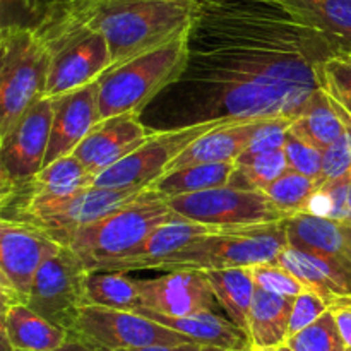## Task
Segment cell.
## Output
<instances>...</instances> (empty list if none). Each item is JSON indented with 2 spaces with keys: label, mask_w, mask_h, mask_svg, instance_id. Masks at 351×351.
Listing matches in <instances>:
<instances>
[{
  "label": "cell",
  "mask_w": 351,
  "mask_h": 351,
  "mask_svg": "<svg viewBox=\"0 0 351 351\" xmlns=\"http://www.w3.org/2000/svg\"><path fill=\"white\" fill-rule=\"evenodd\" d=\"M339 50L283 0H199L180 77L149 103V129L297 119Z\"/></svg>",
  "instance_id": "1"
},
{
  "label": "cell",
  "mask_w": 351,
  "mask_h": 351,
  "mask_svg": "<svg viewBox=\"0 0 351 351\" xmlns=\"http://www.w3.org/2000/svg\"><path fill=\"white\" fill-rule=\"evenodd\" d=\"M65 12L103 33L119 67L191 33L199 0H88Z\"/></svg>",
  "instance_id": "2"
},
{
  "label": "cell",
  "mask_w": 351,
  "mask_h": 351,
  "mask_svg": "<svg viewBox=\"0 0 351 351\" xmlns=\"http://www.w3.org/2000/svg\"><path fill=\"white\" fill-rule=\"evenodd\" d=\"M175 218L178 215L170 208L168 199L147 187L143 194L96 221L62 235L58 242L77 254L91 269L96 264L123 257L149 233Z\"/></svg>",
  "instance_id": "3"
},
{
  "label": "cell",
  "mask_w": 351,
  "mask_h": 351,
  "mask_svg": "<svg viewBox=\"0 0 351 351\" xmlns=\"http://www.w3.org/2000/svg\"><path fill=\"white\" fill-rule=\"evenodd\" d=\"M288 247L287 219L264 225L219 228L197 237L177 252L158 261L153 271H223L274 263ZM149 269V271H151Z\"/></svg>",
  "instance_id": "4"
},
{
  "label": "cell",
  "mask_w": 351,
  "mask_h": 351,
  "mask_svg": "<svg viewBox=\"0 0 351 351\" xmlns=\"http://www.w3.org/2000/svg\"><path fill=\"white\" fill-rule=\"evenodd\" d=\"M50 47L36 26L3 23L0 31V139L43 98L50 72Z\"/></svg>",
  "instance_id": "5"
},
{
  "label": "cell",
  "mask_w": 351,
  "mask_h": 351,
  "mask_svg": "<svg viewBox=\"0 0 351 351\" xmlns=\"http://www.w3.org/2000/svg\"><path fill=\"white\" fill-rule=\"evenodd\" d=\"M189 57V33L146 51L98 79L99 120L123 113L143 115L161 91L184 72Z\"/></svg>",
  "instance_id": "6"
},
{
  "label": "cell",
  "mask_w": 351,
  "mask_h": 351,
  "mask_svg": "<svg viewBox=\"0 0 351 351\" xmlns=\"http://www.w3.org/2000/svg\"><path fill=\"white\" fill-rule=\"evenodd\" d=\"M36 29L51 53L45 96L55 98L91 84L112 67V53L103 33L71 12L45 10Z\"/></svg>",
  "instance_id": "7"
},
{
  "label": "cell",
  "mask_w": 351,
  "mask_h": 351,
  "mask_svg": "<svg viewBox=\"0 0 351 351\" xmlns=\"http://www.w3.org/2000/svg\"><path fill=\"white\" fill-rule=\"evenodd\" d=\"M147 189V187H146ZM146 189L93 187L69 195H16L2 201V216L23 219L60 239L132 201Z\"/></svg>",
  "instance_id": "8"
},
{
  "label": "cell",
  "mask_w": 351,
  "mask_h": 351,
  "mask_svg": "<svg viewBox=\"0 0 351 351\" xmlns=\"http://www.w3.org/2000/svg\"><path fill=\"white\" fill-rule=\"evenodd\" d=\"M175 215L189 221L215 228H240L287 219V213L278 209L264 191L239 189L232 185L209 191L168 197Z\"/></svg>",
  "instance_id": "9"
},
{
  "label": "cell",
  "mask_w": 351,
  "mask_h": 351,
  "mask_svg": "<svg viewBox=\"0 0 351 351\" xmlns=\"http://www.w3.org/2000/svg\"><path fill=\"white\" fill-rule=\"evenodd\" d=\"M64 247L51 233L29 221L2 216L0 219V290L2 305L29 297L34 276L45 261Z\"/></svg>",
  "instance_id": "10"
},
{
  "label": "cell",
  "mask_w": 351,
  "mask_h": 351,
  "mask_svg": "<svg viewBox=\"0 0 351 351\" xmlns=\"http://www.w3.org/2000/svg\"><path fill=\"white\" fill-rule=\"evenodd\" d=\"M88 266L84 261L62 247L38 269L26 304L34 312L72 335L86 302Z\"/></svg>",
  "instance_id": "11"
},
{
  "label": "cell",
  "mask_w": 351,
  "mask_h": 351,
  "mask_svg": "<svg viewBox=\"0 0 351 351\" xmlns=\"http://www.w3.org/2000/svg\"><path fill=\"white\" fill-rule=\"evenodd\" d=\"M226 122L233 120H211L178 129L158 130L137 149L96 175L93 185L115 189L151 187L161 175H165L171 161L184 153L195 139Z\"/></svg>",
  "instance_id": "12"
},
{
  "label": "cell",
  "mask_w": 351,
  "mask_h": 351,
  "mask_svg": "<svg viewBox=\"0 0 351 351\" xmlns=\"http://www.w3.org/2000/svg\"><path fill=\"white\" fill-rule=\"evenodd\" d=\"M71 338H77L103 351L143 348L153 345L194 343L153 319L130 311L84 305Z\"/></svg>",
  "instance_id": "13"
},
{
  "label": "cell",
  "mask_w": 351,
  "mask_h": 351,
  "mask_svg": "<svg viewBox=\"0 0 351 351\" xmlns=\"http://www.w3.org/2000/svg\"><path fill=\"white\" fill-rule=\"evenodd\" d=\"M53 122V98L43 96L10 130L0 139V187L2 197L33 180L41 171L50 144Z\"/></svg>",
  "instance_id": "14"
},
{
  "label": "cell",
  "mask_w": 351,
  "mask_h": 351,
  "mask_svg": "<svg viewBox=\"0 0 351 351\" xmlns=\"http://www.w3.org/2000/svg\"><path fill=\"white\" fill-rule=\"evenodd\" d=\"M143 307L171 317L216 312L219 307L204 271H171L154 280L137 281Z\"/></svg>",
  "instance_id": "15"
},
{
  "label": "cell",
  "mask_w": 351,
  "mask_h": 351,
  "mask_svg": "<svg viewBox=\"0 0 351 351\" xmlns=\"http://www.w3.org/2000/svg\"><path fill=\"white\" fill-rule=\"evenodd\" d=\"M158 130L149 129L137 113L99 120L74 149V156L96 178L127 154L146 143Z\"/></svg>",
  "instance_id": "16"
},
{
  "label": "cell",
  "mask_w": 351,
  "mask_h": 351,
  "mask_svg": "<svg viewBox=\"0 0 351 351\" xmlns=\"http://www.w3.org/2000/svg\"><path fill=\"white\" fill-rule=\"evenodd\" d=\"M98 81L53 98V122L45 165L74 153L89 130L99 122Z\"/></svg>",
  "instance_id": "17"
},
{
  "label": "cell",
  "mask_w": 351,
  "mask_h": 351,
  "mask_svg": "<svg viewBox=\"0 0 351 351\" xmlns=\"http://www.w3.org/2000/svg\"><path fill=\"white\" fill-rule=\"evenodd\" d=\"M215 226L202 225V223L189 221V219L178 218L165 223L160 228L154 230L153 233L146 237L137 247H134L129 254L115 261L101 263L93 266L89 271H149L158 261L165 259L170 254L177 252L182 247L191 243L197 237L206 235V233L215 232Z\"/></svg>",
  "instance_id": "18"
},
{
  "label": "cell",
  "mask_w": 351,
  "mask_h": 351,
  "mask_svg": "<svg viewBox=\"0 0 351 351\" xmlns=\"http://www.w3.org/2000/svg\"><path fill=\"white\" fill-rule=\"evenodd\" d=\"M264 122L266 120L257 119L233 120V122L221 123L216 129L209 130L204 136L195 139L184 153H180L171 161L165 173L185 167H194V165L230 163V161L237 163V160L242 156V153L247 149L252 137L256 136Z\"/></svg>",
  "instance_id": "19"
},
{
  "label": "cell",
  "mask_w": 351,
  "mask_h": 351,
  "mask_svg": "<svg viewBox=\"0 0 351 351\" xmlns=\"http://www.w3.org/2000/svg\"><path fill=\"white\" fill-rule=\"evenodd\" d=\"M288 245L335 261L351 271V235L346 223L297 213L287 218Z\"/></svg>",
  "instance_id": "20"
},
{
  "label": "cell",
  "mask_w": 351,
  "mask_h": 351,
  "mask_svg": "<svg viewBox=\"0 0 351 351\" xmlns=\"http://www.w3.org/2000/svg\"><path fill=\"white\" fill-rule=\"evenodd\" d=\"M278 263L298 278L307 290L321 295L329 307L351 298V271L335 261L288 245L278 256Z\"/></svg>",
  "instance_id": "21"
},
{
  "label": "cell",
  "mask_w": 351,
  "mask_h": 351,
  "mask_svg": "<svg viewBox=\"0 0 351 351\" xmlns=\"http://www.w3.org/2000/svg\"><path fill=\"white\" fill-rule=\"evenodd\" d=\"M69 336L24 302L2 305V351H55Z\"/></svg>",
  "instance_id": "22"
},
{
  "label": "cell",
  "mask_w": 351,
  "mask_h": 351,
  "mask_svg": "<svg viewBox=\"0 0 351 351\" xmlns=\"http://www.w3.org/2000/svg\"><path fill=\"white\" fill-rule=\"evenodd\" d=\"M136 312L173 329V331L182 332L197 345L218 346V348L233 351L252 348L249 335L237 324H233L230 319L221 317L216 312H199V314L184 315V317H171V315L160 314V312L143 307V305Z\"/></svg>",
  "instance_id": "23"
},
{
  "label": "cell",
  "mask_w": 351,
  "mask_h": 351,
  "mask_svg": "<svg viewBox=\"0 0 351 351\" xmlns=\"http://www.w3.org/2000/svg\"><path fill=\"white\" fill-rule=\"evenodd\" d=\"M293 300V297L256 288L247 331L252 348H278L288 341Z\"/></svg>",
  "instance_id": "24"
},
{
  "label": "cell",
  "mask_w": 351,
  "mask_h": 351,
  "mask_svg": "<svg viewBox=\"0 0 351 351\" xmlns=\"http://www.w3.org/2000/svg\"><path fill=\"white\" fill-rule=\"evenodd\" d=\"M206 274L219 307L226 312L230 321L245 332L249 331V315L257 288L250 267L209 271Z\"/></svg>",
  "instance_id": "25"
},
{
  "label": "cell",
  "mask_w": 351,
  "mask_h": 351,
  "mask_svg": "<svg viewBox=\"0 0 351 351\" xmlns=\"http://www.w3.org/2000/svg\"><path fill=\"white\" fill-rule=\"evenodd\" d=\"M93 182L95 177L86 170L84 165L74 154H67L41 168L33 180L27 182L19 191L2 197V201L16 195H69L93 187Z\"/></svg>",
  "instance_id": "26"
},
{
  "label": "cell",
  "mask_w": 351,
  "mask_h": 351,
  "mask_svg": "<svg viewBox=\"0 0 351 351\" xmlns=\"http://www.w3.org/2000/svg\"><path fill=\"white\" fill-rule=\"evenodd\" d=\"M341 51H351V0H283Z\"/></svg>",
  "instance_id": "27"
},
{
  "label": "cell",
  "mask_w": 351,
  "mask_h": 351,
  "mask_svg": "<svg viewBox=\"0 0 351 351\" xmlns=\"http://www.w3.org/2000/svg\"><path fill=\"white\" fill-rule=\"evenodd\" d=\"M291 129L297 130L300 136H304L314 146L324 151L339 137L345 136L348 125L338 113V110L329 101L324 91L319 89L302 110L300 115L293 120Z\"/></svg>",
  "instance_id": "28"
},
{
  "label": "cell",
  "mask_w": 351,
  "mask_h": 351,
  "mask_svg": "<svg viewBox=\"0 0 351 351\" xmlns=\"http://www.w3.org/2000/svg\"><path fill=\"white\" fill-rule=\"evenodd\" d=\"M235 163H204L185 167L180 170L168 171L161 175L151 187L165 197H173L182 194L209 191V189L225 187L230 184Z\"/></svg>",
  "instance_id": "29"
},
{
  "label": "cell",
  "mask_w": 351,
  "mask_h": 351,
  "mask_svg": "<svg viewBox=\"0 0 351 351\" xmlns=\"http://www.w3.org/2000/svg\"><path fill=\"white\" fill-rule=\"evenodd\" d=\"M88 305L136 312L143 305L137 281L122 271H89L86 278Z\"/></svg>",
  "instance_id": "30"
},
{
  "label": "cell",
  "mask_w": 351,
  "mask_h": 351,
  "mask_svg": "<svg viewBox=\"0 0 351 351\" xmlns=\"http://www.w3.org/2000/svg\"><path fill=\"white\" fill-rule=\"evenodd\" d=\"M319 88L351 125V51H338L322 62Z\"/></svg>",
  "instance_id": "31"
},
{
  "label": "cell",
  "mask_w": 351,
  "mask_h": 351,
  "mask_svg": "<svg viewBox=\"0 0 351 351\" xmlns=\"http://www.w3.org/2000/svg\"><path fill=\"white\" fill-rule=\"evenodd\" d=\"M315 191H317V182L314 178L291 168H288L281 177H278L273 184L264 189L273 204L290 216L304 213L308 199Z\"/></svg>",
  "instance_id": "32"
},
{
  "label": "cell",
  "mask_w": 351,
  "mask_h": 351,
  "mask_svg": "<svg viewBox=\"0 0 351 351\" xmlns=\"http://www.w3.org/2000/svg\"><path fill=\"white\" fill-rule=\"evenodd\" d=\"M288 161L285 149L273 151V153L263 154L256 160L245 165H237L230 184L232 187L252 189V191H264L269 184H273L278 177L288 170Z\"/></svg>",
  "instance_id": "33"
},
{
  "label": "cell",
  "mask_w": 351,
  "mask_h": 351,
  "mask_svg": "<svg viewBox=\"0 0 351 351\" xmlns=\"http://www.w3.org/2000/svg\"><path fill=\"white\" fill-rule=\"evenodd\" d=\"M285 345L293 351H345L346 348L331 311L322 314L317 321L297 335L290 336Z\"/></svg>",
  "instance_id": "34"
},
{
  "label": "cell",
  "mask_w": 351,
  "mask_h": 351,
  "mask_svg": "<svg viewBox=\"0 0 351 351\" xmlns=\"http://www.w3.org/2000/svg\"><path fill=\"white\" fill-rule=\"evenodd\" d=\"M283 149L285 154H287L288 167L291 170L307 175V177L314 178L319 184L322 170V151L317 146H314L311 141L300 136L290 125V129L287 130V139H285Z\"/></svg>",
  "instance_id": "35"
},
{
  "label": "cell",
  "mask_w": 351,
  "mask_h": 351,
  "mask_svg": "<svg viewBox=\"0 0 351 351\" xmlns=\"http://www.w3.org/2000/svg\"><path fill=\"white\" fill-rule=\"evenodd\" d=\"M254 281L257 288L273 291V293L283 295V297H298L307 288L302 285L298 278H295L287 267L281 266L278 261L274 263H263L250 266Z\"/></svg>",
  "instance_id": "36"
},
{
  "label": "cell",
  "mask_w": 351,
  "mask_h": 351,
  "mask_svg": "<svg viewBox=\"0 0 351 351\" xmlns=\"http://www.w3.org/2000/svg\"><path fill=\"white\" fill-rule=\"evenodd\" d=\"M291 123H293V119L266 120L256 132V136L252 137L242 156L237 160V165H245L263 154L281 149L285 146V139H287V130L290 129Z\"/></svg>",
  "instance_id": "37"
},
{
  "label": "cell",
  "mask_w": 351,
  "mask_h": 351,
  "mask_svg": "<svg viewBox=\"0 0 351 351\" xmlns=\"http://www.w3.org/2000/svg\"><path fill=\"white\" fill-rule=\"evenodd\" d=\"M351 175V127L348 125L345 136L322 151V170L319 187L329 182L339 180ZM317 187V189H319Z\"/></svg>",
  "instance_id": "38"
},
{
  "label": "cell",
  "mask_w": 351,
  "mask_h": 351,
  "mask_svg": "<svg viewBox=\"0 0 351 351\" xmlns=\"http://www.w3.org/2000/svg\"><path fill=\"white\" fill-rule=\"evenodd\" d=\"M329 311V304L317 295L315 291L305 290L304 293H300L298 297H295L293 300V308H291V317H290V329H288V335L293 336L298 331L305 329L307 326H311L312 322L317 321L322 314ZM288 336V338H290Z\"/></svg>",
  "instance_id": "39"
},
{
  "label": "cell",
  "mask_w": 351,
  "mask_h": 351,
  "mask_svg": "<svg viewBox=\"0 0 351 351\" xmlns=\"http://www.w3.org/2000/svg\"><path fill=\"white\" fill-rule=\"evenodd\" d=\"M331 199L329 218L339 223H351V175L321 185Z\"/></svg>",
  "instance_id": "40"
},
{
  "label": "cell",
  "mask_w": 351,
  "mask_h": 351,
  "mask_svg": "<svg viewBox=\"0 0 351 351\" xmlns=\"http://www.w3.org/2000/svg\"><path fill=\"white\" fill-rule=\"evenodd\" d=\"M329 311L335 315L336 326H338L339 332H341L343 341L351 348V298H345V300L331 305Z\"/></svg>",
  "instance_id": "41"
},
{
  "label": "cell",
  "mask_w": 351,
  "mask_h": 351,
  "mask_svg": "<svg viewBox=\"0 0 351 351\" xmlns=\"http://www.w3.org/2000/svg\"><path fill=\"white\" fill-rule=\"evenodd\" d=\"M202 345L197 343H184V345H153L143 346V348H129V350H117V351H199Z\"/></svg>",
  "instance_id": "42"
},
{
  "label": "cell",
  "mask_w": 351,
  "mask_h": 351,
  "mask_svg": "<svg viewBox=\"0 0 351 351\" xmlns=\"http://www.w3.org/2000/svg\"><path fill=\"white\" fill-rule=\"evenodd\" d=\"M55 351H103V350H98V348H95V346L88 345V343L81 341V339L71 338V336H69L67 341H65L60 348H57Z\"/></svg>",
  "instance_id": "43"
},
{
  "label": "cell",
  "mask_w": 351,
  "mask_h": 351,
  "mask_svg": "<svg viewBox=\"0 0 351 351\" xmlns=\"http://www.w3.org/2000/svg\"><path fill=\"white\" fill-rule=\"evenodd\" d=\"M86 2H88V0H53V2L48 5L47 10H71Z\"/></svg>",
  "instance_id": "44"
},
{
  "label": "cell",
  "mask_w": 351,
  "mask_h": 351,
  "mask_svg": "<svg viewBox=\"0 0 351 351\" xmlns=\"http://www.w3.org/2000/svg\"><path fill=\"white\" fill-rule=\"evenodd\" d=\"M23 2H24V5L27 7V9H36L38 2H40V0H23Z\"/></svg>",
  "instance_id": "45"
},
{
  "label": "cell",
  "mask_w": 351,
  "mask_h": 351,
  "mask_svg": "<svg viewBox=\"0 0 351 351\" xmlns=\"http://www.w3.org/2000/svg\"><path fill=\"white\" fill-rule=\"evenodd\" d=\"M199 351H233V350H225V348H218V346H201Z\"/></svg>",
  "instance_id": "46"
},
{
  "label": "cell",
  "mask_w": 351,
  "mask_h": 351,
  "mask_svg": "<svg viewBox=\"0 0 351 351\" xmlns=\"http://www.w3.org/2000/svg\"><path fill=\"white\" fill-rule=\"evenodd\" d=\"M276 350H278V351H293V350H291L290 346H288V345H281V346H278Z\"/></svg>",
  "instance_id": "47"
},
{
  "label": "cell",
  "mask_w": 351,
  "mask_h": 351,
  "mask_svg": "<svg viewBox=\"0 0 351 351\" xmlns=\"http://www.w3.org/2000/svg\"><path fill=\"white\" fill-rule=\"evenodd\" d=\"M252 351H278L276 348H252Z\"/></svg>",
  "instance_id": "48"
},
{
  "label": "cell",
  "mask_w": 351,
  "mask_h": 351,
  "mask_svg": "<svg viewBox=\"0 0 351 351\" xmlns=\"http://www.w3.org/2000/svg\"><path fill=\"white\" fill-rule=\"evenodd\" d=\"M348 225V230H350V235H351V223H346Z\"/></svg>",
  "instance_id": "49"
},
{
  "label": "cell",
  "mask_w": 351,
  "mask_h": 351,
  "mask_svg": "<svg viewBox=\"0 0 351 351\" xmlns=\"http://www.w3.org/2000/svg\"><path fill=\"white\" fill-rule=\"evenodd\" d=\"M345 351H351V348H350V346H346V348H345Z\"/></svg>",
  "instance_id": "50"
},
{
  "label": "cell",
  "mask_w": 351,
  "mask_h": 351,
  "mask_svg": "<svg viewBox=\"0 0 351 351\" xmlns=\"http://www.w3.org/2000/svg\"><path fill=\"white\" fill-rule=\"evenodd\" d=\"M245 351H252V348H250V350H245Z\"/></svg>",
  "instance_id": "51"
},
{
  "label": "cell",
  "mask_w": 351,
  "mask_h": 351,
  "mask_svg": "<svg viewBox=\"0 0 351 351\" xmlns=\"http://www.w3.org/2000/svg\"><path fill=\"white\" fill-rule=\"evenodd\" d=\"M9 351H17V350H9Z\"/></svg>",
  "instance_id": "52"
},
{
  "label": "cell",
  "mask_w": 351,
  "mask_h": 351,
  "mask_svg": "<svg viewBox=\"0 0 351 351\" xmlns=\"http://www.w3.org/2000/svg\"><path fill=\"white\" fill-rule=\"evenodd\" d=\"M346 125H350V123H346ZM350 127H351V125H350Z\"/></svg>",
  "instance_id": "53"
}]
</instances>
